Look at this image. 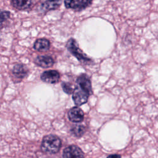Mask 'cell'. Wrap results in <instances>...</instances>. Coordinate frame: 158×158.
<instances>
[{
	"mask_svg": "<svg viewBox=\"0 0 158 158\" xmlns=\"http://www.w3.org/2000/svg\"><path fill=\"white\" fill-rule=\"evenodd\" d=\"M61 140L56 135H49L44 136L41 142V150L48 154H56L60 149Z\"/></svg>",
	"mask_w": 158,
	"mask_h": 158,
	"instance_id": "cell-1",
	"label": "cell"
},
{
	"mask_svg": "<svg viewBox=\"0 0 158 158\" xmlns=\"http://www.w3.org/2000/svg\"><path fill=\"white\" fill-rule=\"evenodd\" d=\"M66 47L67 49L81 62L88 64L91 63L92 60L90 58L88 57L87 56L85 55L83 52V51L79 48L77 43L76 41L73 39L70 38L67 43Z\"/></svg>",
	"mask_w": 158,
	"mask_h": 158,
	"instance_id": "cell-2",
	"label": "cell"
},
{
	"mask_svg": "<svg viewBox=\"0 0 158 158\" xmlns=\"http://www.w3.org/2000/svg\"><path fill=\"white\" fill-rule=\"evenodd\" d=\"M89 95L79 86L75 87L72 93V99L76 106H80L86 103L88 101Z\"/></svg>",
	"mask_w": 158,
	"mask_h": 158,
	"instance_id": "cell-3",
	"label": "cell"
},
{
	"mask_svg": "<svg viewBox=\"0 0 158 158\" xmlns=\"http://www.w3.org/2000/svg\"><path fill=\"white\" fill-rule=\"evenodd\" d=\"M63 158H85L84 154L81 149L75 145H71L64 149Z\"/></svg>",
	"mask_w": 158,
	"mask_h": 158,
	"instance_id": "cell-4",
	"label": "cell"
},
{
	"mask_svg": "<svg viewBox=\"0 0 158 158\" xmlns=\"http://www.w3.org/2000/svg\"><path fill=\"white\" fill-rule=\"evenodd\" d=\"M92 0H65V6L68 9L80 10L88 7Z\"/></svg>",
	"mask_w": 158,
	"mask_h": 158,
	"instance_id": "cell-5",
	"label": "cell"
},
{
	"mask_svg": "<svg viewBox=\"0 0 158 158\" xmlns=\"http://www.w3.org/2000/svg\"><path fill=\"white\" fill-rule=\"evenodd\" d=\"M77 83L78 86L85 91L89 96L92 94L93 90L91 83L89 77L86 74L80 75L77 79Z\"/></svg>",
	"mask_w": 158,
	"mask_h": 158,
	"instance_id": "cell-6",
	"label": "cell"
},
{
	"mask_svg": "<svg viewBox=\"0 0 158 158\" xmlns=\"http://www.w3.org/2000/svg\"><path fill=\"white\" fill-rule=\"evenodd\" d=\"M62 0H41L40 4V10L43 13L57 9L61 4Z\"/></svg>",
	"mask_w": 158,
	"mask_h": 158,
	"instance_id": "cell-7",
	"label": "cell"
},
{
	"mask_svg": "<svg viewBox=\"0 0 158 158\" xmlns=\"http://www.w3.org/2000/svg\"><path fill=\"white\" fill-rule=\"evenodd\" d=\"M41 79L45 83L51 84L56 83L60 79V74L57 70H47L41 74Z\"/></svg>",
	"mask_w": 158,
	"mask_h": 158,
	"instance_id": "cell-8",
	"label": "cell"
},
{
	"mask_svg": "<svg viewBox=\"0 0 158 158\" xmlns=\"http://www.w3.org/2000/svg\"><path fill=\"white\" fill-rule=\"evenodd\" d=\"M68 117L73 122H81L84 118V112L78 107H74L68 112Z\"/></svg>",
	"mask_w": 158,
	"mask_h": 158,
	"instance_id": "cell-9",
	"label": "cell"
},
{
	"mask_svg": "<svg viewBox=\"0 0 158 158\" xmlns=\"http://www.w3.org/2000/svg\"><path fill=\"white\" fill-rule=\"evenodd\" d=\"M35 63L43 68H48L53 65L54 59L49 56H38L35 59Z\"/></svg>",
	"mask_w": 158,
	"mask_h": 158,
	"instance_id": "cell-10",
	"label": "cell"
},
{
	"mask_svg": "<svg viewBox=\"0 0 158 158\" xmlns=\"http://www.w3.org/2000/svg\"><path fill=\"white\" fill-rule=\"evenodd\" d=\"M12 72L13 75L15 78L22 80L27 75L28 70L25 65L21 64H17L14 66Z\"/></svg>",
	"mask_w": 158,
	"mask_h": 158,
	"instance_id": "cell-11",
	"label": "cell"
},
{
	"mask_svg": "<svg viewBox=\"0 0 158 158\" xmlns=\"http://www.w3.org/2000/svg\"><path fill=\"white\" fill-rule=\"evenodd\" d=\"M50 48V42L45 38H40L36 40L34 43L33 48L38 51H46Z\"/></svg>",
	"mask_w": 158,
	"mask_h": 158,
	"instance_id": "cell-12",
	"label": "cell"
},
{
	"mask_svg": "<svg viewBox=\"0 0 158 158\" xmlns=\"http://www.w3.org/2000/svg\"><path fill=\"white\" fill-rule=\"evenodd\" d=\"M11 4L17 9L26 10L32 4V0H11Z\"/></svg>",
	"mask_w": 158,
	"mask_h": 158,
	"instance_id": "cell-13",
	"label": "cell"
},
{
	"mask_svg": "<svg viewBox=\"0 0 158 158\" xmlns=\"http://www.w3.org/2000/svg\"><path fill=\"white\" fill-rule=\"evenodd\" d=\"M10 17V12L0 9V29L5 27Z\"/></svg>",
	"mask_w": 158,
	"mask_h": 158,
	"instance_id": "cell-14",
	"label": "cell"
},
{
	"mask_svg": "<svg viewBox=\"0 0 158 158\" xmlns=\"http://www.w3.org/2000/svg\"><path fill=\"white\" fill-rule=\"evenodd\" d=\"M85 128L83 125H76L72 128L71 132L75 136L80 137L85 133Z\"/></svg>",
	"mask_w": 158,
	"mask_h": 158,
	"instance_id": "cell-15",
	"label": "cell"
},
{
	"mask_svg": "<svg viewBox=\"0 0 158 158\" xmlns=\"http://www.w3.org/2000/svg\"><path fill=\"white\" fill-rule=\"evenodd\" d=\"M62 88L65 93L67 94H72L73 93L75 88L72 86V85L70 83H67V82H62Z\"/></svg>",
	"mask_w": 158,
	"mask_h": 158,
	"instance_id": "cell-16",
	"label": "cell"
},
{
	"mask_svg": "<svg viewBox=\"0 0 158 158\" xmlns=\"http://www.w3.org/2000/svg\"><path fill=\"white\" fill-rule=\"evenodd\" d=\"M107 158H121V156L119 154H111L107 156Z\"/></svg>",
	"mask_w": 158,
	"mask_h": 158,
	"instance_id": "cell-17",
	"label": "cell"
}]
</instances>
